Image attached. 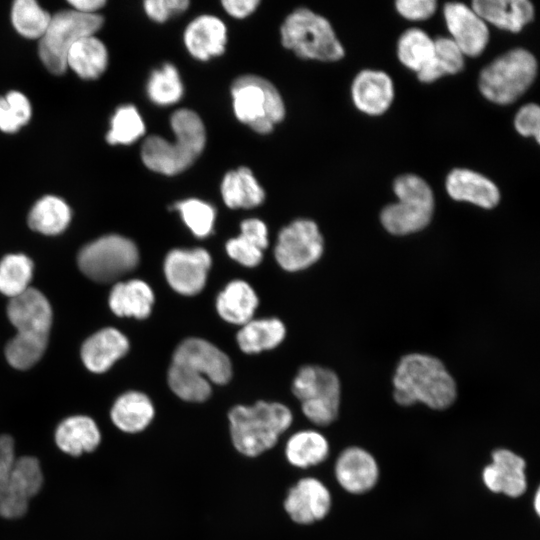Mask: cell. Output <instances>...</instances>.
I'll return each instance as SVG.
<instances>
[{"mask_svg": "<svg viewBox=\"0 0 540 540\" xmlns=\"http://www.w3.org/2000/svg\"><path fill=\"white\" fill-rule=\"evenodd\" d=\"M394 399L402 406L421 402L443 410L456 399V384L443 363L430 355L412 353L404 356L393 377Z\"/></svg>", "mask_w": 540, "mask_h": 540, "instance_id": "1", "label": "cell"}, {"mask_svg": "<svg viewBox=\"0 0 540 540\" xmlns=\"http://www.w3.org/2000/svg\"><path fill=\"white\" fill-rule=\"evenodd\" d=\"M170 123L174 141L151 135L141 148L145 166L164 175H175L190 167L206 142L204 124L194 111L179 109L172 114Z\"/></svg>", "mask_w": 540, "mask_h": 540, "instance_id": "2", "label": "cell"}, {"mask_svg": "<svg viewBox=\"0 0 540 540\" xmlns=\"http://www.w3.org/2000/svg\"><path fill=\"white\" fill-rule=\"evenodd\" d=\"M230 438L242 455L256 457L273 448L291 426L293 415L282 403L257 401L236 405L228 413Z\"/></svg>", "mask_w": 540, "mask_h": 540, "instance_id": "3", "label": "cell"}, {"mask_svg": "<svg viewBox=\"0 0 540 540\" xmlns=\"http://www.w3.org/2000/svg\"><path fill=\"white\" fill-rule=\"evenodd\" d=\"M280 34L283 46L300 58L337 61L344 56L331 24L307 8H298L289 14Z\"/></svg>", "mask_w": 540, "mask_h": 540, "instance_id": "4", "label": "cell"}, {"mask_svg": "<svg viewBox=\"0 0 540 540\" xmlns=\"http://www.w3.org/2000/svg\"><path fill=\"white\" fill-rule=\"evenodd\" d=\"M237 119L260 134L272 131L285 115V106L276 87L256 75H243L231 86Z\"/></svg>", "mask_w": 540, "mask_h": 540, "instance_id": "5", "label": "cell"}, {"mask_svg": "<svg viewBox=\"0 0 540 540\" xmlns=\"http://www.w3.org/2000/svg\"><path fill=\"white\" fill-rule=\"evenodd\" d=\"M536 73L535 57L525 49H512L481 71L479 89L491 102L510 104L530 87Z\"/></svg>", "mask_w": 540, "mask_h": 540, "instance_id": "6", "label": "cell"}, {"mask_svg": "<svg viewBox=\"0 0 540 540\" xmlns=\"http://www.w3.org/2000/svg\"><path fill=\"white\" fill-rule=\"evenodd\" d=\"M398 202L386 206L380 220L394 235H406L425 228L433 215L434 197L430 186L419 176H399L393 185Z\"/></svg>", "mask_w": 540, "mask_h": 540, "instance_id": "7", "label": "cell"}, {"mask_svg": "<svg viewBox=\"0 0 540 540\" xmlns=\"http://www.w3.org/2000/svg\"><path fill=\"white\" fill-rule=\"evenodd\" d=\"M103 25L98 14H84L76 10H65L51 17L50 23L40 38L39 57L52 74H63L67 69L66 58L71 46L80 38L94 35Z\"/></svg>", "mask_w": 540, "mask_h": 540, "instance_id": "8", "label": "cell"}, {"mask_svg": "<svg viewBox=\"0 0 540 540\" xmlns=\"http://www.w3.org/2000/svg\"><path fill=\"white\" fill-rule=\"evenodd\" d=\"M292 392L312 423L326 426L337 418L340 382L333 371L312 365L302 367L293 380Z\"/></svg>", "mask_w": 540, "mask_h": 540, "instance_id": "9", "label": "cell"}, {"mask_svg": "<svg viewBox=\"0 0 540 540\" xmlns=\"http://www.w3.org/2000/svg\"><path fill=\"white\" fill-rule=\"evenodd\" d=\"M78 266L91 280L107 283L133 270L139 261L136 245L119 235L101 237L78 254Z\"/></svg>", "mask_w": 540, "mask_h": 540, "instance_id": "10", "label": "cell"}, {"mask_svg": "<svg viewBox=\"0 0 540 540\" xmlns=\"http://www.w3.org/2000/svg\"><path fill=\"white\" fill-rule=\"evenodd\" d=\"M171 367L215 384L227 383L232 375L228 356L213 344L199 338L186 339L177 347Z\"/></svg>", "mask_w": 540, "mask_h": 540, "instance_id": "11", "label": "cell"}, {"mask_svg": "<svg viewBox=\"0 0 540 540\" xmlns=\"http://www.w3.org/2000/svg\"><path fill=\"white\" fill-rule=\"evenodd\" d=\"M322 252L323 237L317 224L299 219L280 231L275 258L283 269L298 271L315 263Z\"/></svg>", "mask_w": 540, "mask_h": 540, "instance_id": "12", "label": "cell"}, {"mask_svg": "<svg viewBox=\"0 0 540 540\" xmlns=\"http://www.w3.org/2000/svg\"><path fill=\"white\" fill-rule=\"evenodd\" d=\"M210 266L211 257L205 249H174L166 256L164 272L175 291L195 295L203 289Z\"/></svg>", "mask_w": 540, "mask_h": 540, "instance_id": "13", "label": "cell"}, {"mask_svg": "<svg viewBox=\"0 0 540 540\" xmlns=\"http://www.w3.org/2000/svg\"><path fill=\"white\" fill-rule=\"evenodd\" d=\"M331 505L330 491L323 482L314 477L299 479L289 488L283 503L290 519L300 525H309L324 519Z\"/></svg>", "mask_w": 540, "mask_h": 540, "instance_id": "14", "label": "cell"}, {"mask_svg": "<svg viewBox=\"0 0 540 540\" xmlns=\"http://www.w3.org/2000/svg\"><path fill=\"white\" fill-rule=\"evenodd\" d=\"M444 18L451 40L464 55L476 57L485 50L489 30L486 22L471 7L459 2L446 3Z\"/></svg>", "mask_w": 540, "mask_h": 540, "instance_id": "15", "label": "cell"}, {"mask_svg": "<svg viewBox=\"0 0 540 540\" xmlns=\"http://www.w3.org/2000/svg\"><path fill=\"white\" fill-rule=\"evenodd\" d=\"M102 442L98 422L85 414H73L62 418L53 431V443L62 454L79 458L94 453Z\"/></svg>", "mask_w": 540, "mask_h": 540, "instance_id": "16", "label": "cell"}, {"mask_svg": "<svg viewBox=\"0 0 540 540\" xmlns=\"http://www.w3.org/2000/svg\"><path fill=\"white\" fill-rule=\"evenodd\" d=\"M525 467L524 459L516 453L497 449L492 453V463L483 470V482L494 493L519 497L527 488Z\"/></svg>", "mask_w": 540, "mask_h": 540, "instance_id": "17", "label": "cell"}, {"mask_svg": "<svg viewBox=\"0 0 540 540\" xmlns=\"http://www.w3.org/2000/svg\"><path fill=\"white\" fill-rule=\"evenodd\" d=\"M7 315L18 332L49 336L52 309L47 298L37 289L29 287L11 298Z\"/></svg>", "mask_w": 540, "mask_h": 540, "instance_id": "18", "label": "cell"}, {"mask_svg": "<svg viewBox=\"0 0 540 540\" xmlns=\"http://www.w3.org/2000/svg\"><path fill=\"white\" fill-rule=\"evenodd\" d=\"M334 471L340 486L352 494H363L371 490L379 477L376 460L359 447L343 450L335 462Z\"/></svg>", "mask_w": 540, "mask_h": 540, "instance_id": "19", "label": "cell"}, {"mask_svg": "<svg viewBox=\"0 0 540 540\" xmlns=\"http://www.w3.org/2000/svg\"><path fill=\"white\" fill-rule=\"evenodd\" d=\"M351 95L361 112L372 116L381 115L393 101V82L383 71L363 70L353 80Z\"/></svg>", "mask_w": 540, "mask_h": 540, "instance_id": "20", "label": "cell"}, {"mask_svg": "<svg viewBox=\"0 0 540 540\" xmlns=\"http://www.w3.org/2000/svg\"><path fill=\"white\" fill-rule=\"evenodd\" d=\"M155 416L151 399L139 391H128L113 402L109 418L119 432L135 435L145 431Z\"/></svg>", "mask_w": 540, "mask_h": 540, "instance_id": "21", "label": "cell"}, {"mask_svg": "<svg viewBox=\"0 0 540 540\" xmlns=\"http://www.w3.org/2000/svg\"><path fill=\"white\" fill-rule=\"evenodd\" d=\"M183 38L188 52L194 58L206 61L224 52L227 30L219 18L201 15L188 24Z\"/></svg>", "mask_w": 540, "mask_h": 540, "instance_id": "22", "label": "cell"}, {"mask_svg": "<svg viewBox=\"0 0 540 540\" xmlns=\"http://www.w3.org/2000/svg\"><path fill=\"white\" fill-rule=\"evenodd\" d=\"M446 190L457 201H466L485 209L495 207L500 200L497 186L487 177L469 169L452 170L446 178Z\"/></svg>", "mask_w": 540, "mask_h": 540, "instance_id": "23", "label": "cell"}, {"mask_svg": "<svg viewBox=\"0 0 540 540\" xmlns=\"http://www.w3.org/2000/svg\"><path fill=\"white\" fill-rule=\"evenodd\" d=\"M129 342L115 328H104L90 336L82 345L81 358L86 368L95 373L107 371L126 354Z\"/></svg>", "mask_w": 540, "mask_h": 540, "instance_id": "24", "label": "cell"}, {"mask_svg": "<svg viewBox=\"0 0 540 540\" xmlns=\"http://www.w3.org/2000/svg\"><path fill=\"white\" fill-rule=\"evenodd\" d=\"M471 8L486 23L510 32H519L534 16L528 0H475Z\"/></svg>", "mask_w": 540, "mask_h": 540, "instance_id": "25", "label": "cell"}, {"mask_svg": "<svg viewBox=\"0 0 540 540\" xmlns=\"http://www.w3.org/2000/svg\"><path fill=\"white\" fill-rule=\"evenodd\" d=\"M153 303L154 294L151 288L138 279L117 283L109 296V306L118 316L144 319L149 316Z\"/></svg>", "mask_w": 540, "mask_h": 540, "instance_id": "26", "label": "cell"}, {"mask_svg": "<svg viewBox=\"0 0 540 540\" xmlns=\"http://www.w3.org/2000/svg\"><path fill=\"white\" fill-rule=\"evenodd\" d=\"M267 227L259 219H247L241 223V234L230 239L226 244L228 255L238 263L253 267L263 257V250L268 245Z\"/></svg>", "mask_w": 540, "mask_h": 540, "instance_id": "27", "label": "cell"}, {"mask_svg": "<svg viewBox=\"0 0 540 540\" xmlns=\"http://www.w3.org/2000/svg\"><path fill=\"white\" fill-rule=\"evenodd\" d=\"M69 66L80 78H98L108 64V52L101 40L89 35L77 40L69 49L66 58Z\"/></svg>", "mask_w": 540, "mask_h": 540, "instance_id": "28", "label": "cell"}, {"mask_svg": "<svg viewBox=\"0 0 540 540\" xmlns=\"http://www.w3.org/2000/svg\"><path fill=\"white\" fill-rule=\"evenodd\" d=\"M257 305L256 293L242 280L230 282L216 301L217 311L225 321L241 325L251 320Z\"/></svg>", "mask_w": 540, "mask_h": 540, "instance_id": "29", "label": "cell"}, {"mask_svg": "<svg viewBox=\"0 0 540 540\" xmlns=\"http://www.w3.org/2000/svg\"><path fill=\"white\" fill-rule=\"evenodd\" d=\"M326 437L316 430H300L292 434L285 444V457L296 468H309L322 463L329 455Z\"/></svg>", "mask_w": 540, "mask_h": 540, "instance_id": "30", "label": "cell"}, {"mask_svg": "<svg viewBox=\"0 0 540 540\" xmlns=\"http://www.w3.org/2000/svg\"><path fill=\"white\" fill-rule=\"evenodd\" d=\"M221 194L225 204L232 209L256 207L265 197L264 190L247 167H240L224 176Z\"/></svg>", "mask_w": 540, "mask_h": 540, "instance_id": "31", "label": "cell"}, {"mask_svg": "<svg viewBox=\"0 0 540 540\" xmlns=\"http://www.w3.org/2000/svg\"><path fill=\"white\" fill-rule=\"evenodd\" d=\"M285 336L284 324L276 318L250 320L237 333V342L245 353H258L276 347Z\"/></svg>", "mask_w": 540, "mask_h": 540, "instance_id": "32", "label": "cell"}, {"mask_svg": "<svg viewBox=\"0 0 540 540\" xmlns=\"http://www.w3.org/2000/svg\"><path fill=\"white\" fill-rule=\"evenodd\" d=\"M71 219L68 204L59 197L47 195L39 199L32 207L29 226L45 235H56L63 232Z\"/></svg>", "mask_w": 540, "mask_h": 540, "instance_id": "33", "label": "cell"}, {"mask_svg": "<svg viewBox=\"0 0 540 540\" xmlns=\"http://www.w3.org/2000/svg\"><path fill=\"white\" fill-rule=\"evenodd\" d=\"M44 483L40 460L34 455H19L9 475L10 490L31 501L42 491Z\"/></svg>", "mask_w": 540, "mask_h": 540, "instance_id": "34", "label": "cell"}, {"mask_svg": "<svg viewBox=\"0 0 540 540\" xmlns=\"http://www.w3.org/2000/svg\"><path fill=\"white\" fill-rule=\"evenodd\" d=\"M397 54L403 65L419 73L434 56V40L421 29H408L399 38Z\"/></svg>", "mask_w": 540, "mask_h": 540, "instance_id": "35", "label": "cell"}, {"mask_svg": "<svg viewBox=\"0 0 540 540\" xmlns=\"http://www.w3.org/2000/svg\"><path fill=\"white\" fill-rule=\"evenodd\" d=\"M464 66V54L451 38L439 37L434 40V56L431 62L419 73L418 79L429 83L438 78L456 74Z\"/></svg>", "mask_w": 540, "mask_h": 540, "instance_id": "36", "label": "cell"}, {"mask_svg": "<svg viewBox=\"0 0 540 540\" xmlns=\"http://www.w3.org/2000/svg\"><path fill=\"white\" fill-rule=\"evenodd\" d=\"M51 15L34 0H17L11 9L15 30L25 38L40 39L51 20Z\"/></svg>", "mask_w": 540, "mask_h": 540, "instance_id": "37", "label": "cell"}, {"mask_svg": "<svg viewBox=\"0 0 540 540\" xmlns=\"http://www.w3.org/2000/svg\"><path fill=\"white\" fill-rule=\"evenodd\" d=\"M48 337L47 335L17 332L6 345L7 361L11 366L20 370L32 367L44 354Z\"/></svg>", "mask_w": 540, "mask_h": 540, "instance_id": "38", "label": "cell"}, {"mask_svg": "<svg viewBox=\"0 0 540 540\" xmlns=\"http://www.w3.org/2000/svg\"><path fill=\"white\" fill-rule=\"evenodd\" d=\"M33 263L24 254L6 255L0 261V292L11 298L26 291L32 278Z\"/></svg>", "mask_w": 540, "mask_h": 540, "instance_id": "39", "label": "cell"}, {"mask_svg": "<svg viewBox=\"0 0 540 540\" xmlns=\"http://www.w3.org/2000/svg\"><path fill=\"white\" fill-rule=\"evenodd\" d=\"M147 94L157 105H171L181 99L183 85L174 65L166 63L152 72L147 84Z\"/></svg>", "mask_w": 540, "mask_h": 540, "instance_id": "40", "label": "cell"}, {"mask_svg": "<svg viewBox=\"0 0 540 540\" xmlns=\"http://www.w3.org/2000/svg\"><path fill=\"white\" fill-rule=\"evenodd\" d=\"M110 124L106 139L111 145L131 144L145 132L144 122L133 105L119 107L111 118Z\"/></svg>", "mask_w": 540, "mask_h": 540, "instance_id": "41", "label": "cell"}, {"mask_svg": "<svg viewBox=\"0 0 540 540\" xmlns=\"http://www.w3.org/2000/svg\"><path fill=\"white\" fill-rule=\"evenodd\" d=\"M28 98L19 91H10L0 96V130L14 133L26 125L31 118Z\"/></svg>", "mask_w": 540, "mask_h": 540, "instance_id": "42", "label": "cell"}, {"mask_svg": "<svg viewBox=\"0 0 540 540\" xmlns=\"http://www.w3.org/2000/svg\"><path fill=\"white\" fill-rule=\"evenodd\" d=\"M173 209L180 212L184 223L195 236L204 238L212 232L215 210L210 204L199 199H187L175 203Z\"/></svg>", "mask_w": 540, "mask_h": 540, "instance_id": "43", "label": "cell"}, {"mask_svg": "<svg viewBox=\"0 0 540 540\" xmlns=\"http://www.w3.org/2000/svg\"><path fill=\"white\" fill-rule=\"evenodd\" d=\"M515 129L522 136H533L539 143L540 109L537 104L529 103L519 109L514 119Z\"/></svg>", "mask_w": 540, "mask_h": 540, "instance_id": "44", "label": "cell"}, {"mask_svg": "<svg viewBox=\"0 0 540 540\" xmlns=\"http://www.w3.org/2000/svg\"><path fill=\"white\" fill-rule=\"evenodd\" d=\"M189 6L187 0H146L144 10L149 18L156 22H164L168 18L182 13Z\"/></svg>", "mask_w": 540, "mask_h": 540, "instance_id": "45", "label": "cell"}, {"mask_svg": "<svg viewBox=\"0 0 540 540\" xmlns=\"http://www.w3.org/2000/svg\"><path fill=\"white\" fill-rule=\"evenodd\" d=\"M398 13L406 19L419 21L431 17L437 3L434 0H398L395 2Z\"/></svg>", "mask_w": 540, "mask_h": 540, "instance_id": "46", "label": "cell"}, {"mask_svg": "<svg viewBox=\"0 0 540 540\" xmlns=\"http://www.w3.org/2000/svg\"><path fill=\"white\" fill-rule=\"evenodd\" d=\"M18 457L16 442L12 435L0 433V476L9 478Z\"/></svg>", "mask_w": 540, "mask_h": 540, "instance_id": "47", "label": "cell"}, {"mask_svg": "<svg viewBox=\"0 0 540 540\" xmlns=\"http://www.w3.org/2000/svg\"><path fill=\"white\" fill-rule=\"evenodd\" d=\"M260 4L258 0H224L222 5L226 12L235 18L250 15Z\"/></svg>", "mask_w": 540, "mask_h": 540, "instance_id": "48", "label": "cell"}, {"mask_svg": "<svg viewBox=\"0 0 540 540\" xmlns=\"http://www.w3.org/2000/svg\"><path fill=\"white\" fill-rule=\"evenodd\" d=\"M104 0H73L69 4L74 10L84 14H95V12L105 5Z\"/></svg>", "mask_w": 540, "mask_h": 540, "instance_id": "49", "label": "cell"}, {"mask_svg": "<svg viewBox=\"0 0 540 540\" xmlns=\"http://www.w3.org/2000/svg\"><path fill=\"white\" fill-rule=\"evenodd\" d=\"M9 490V478H4L0 476V501L9 492Z\"/></svg>", "mask_w": 540, "mask_h": 540, "instance_id": "50", "label": "cell"}, {"mask_svg": "<svg viewBox=\"0 0 540 540\" xmlns=\"http://www.w3.org/2000/svg\"><path fill=\"white\" fill-rule=\"evenodd\" d=\"M540 494H539V491L536 492L535 494V498H534V507H535V511L537 514H539L540 512V508H539V505H540Z\"/></svg>", "mask_w": 540, "mask_h": 540, "instance_id": "51", "label": "cell"}]
</instances>
